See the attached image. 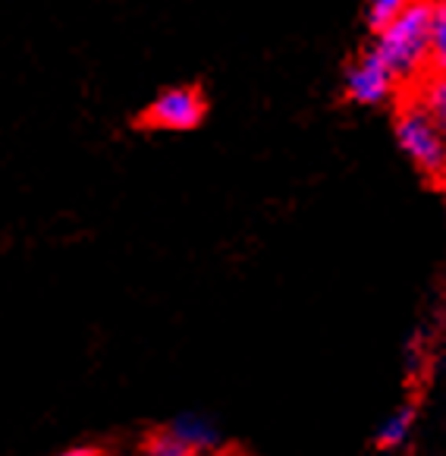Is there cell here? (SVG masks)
<instances>
[{
	"label": "cell",
	"mask_w": 446,
	"mask_h": 456,
	"mask_svg": "<svg viewBox=\"0 0 446 456\" xmlns=\"http://www.w3.org/2000/svg\"><path fill=\"white\" fill-rule=\"evenodd\" d=\"M418 108L425 110L437 126H443L446 123V82H443V76H431V79H427L425 92H421V98H418Z\"/></svg>",
	"instance_id": "cell-8"
},
{
	"label": "cell",
	"mask_w": 446,
	"mask_h": 456,
	"mask_svg": "<svg viewBox=\"0 0 446 456\" xmlns=\"http://www.w3.org/2000/svg\"><path fill=\"white\" fill-rule=\"evenodd\" d=\"M427 4H443V0H427Z\"/></svg>",
	"instance_id": "cell-13"
},
{
	"label": "cell",
	"mask_w": 446,
	"mask_h": 456,
	"mask_svg": "<svg viewBox=\"0 0 446 456\" xmlns=\"http://www.w3.org/2000/svg\"><path fill=\"white\" fill-rule=\"evenodd\" d=\"M431 63L437 69L446 63V4H437L431 16Z\"/></svg>",
	"instance_id": "cell-9"
},
{
	"label": "cell",
	"mask_w": 446,
	"mask_h": 456,
	"mask_svg": "<svg viewBox=\"0 0 446 456\" xmlns=\"http://www.w3.org/2000/svg\"><path fill=\"white\" fill-rule=\"evenodd\" d=\"M57 456H98L94 447H69V450H61Z\"/></svg>",
	"instance_id": "cell-12"
},
{
	"label": "cell",
	"mask_w": 446,
	"mask_h": 456,
	"mask_svg": "<svg viewBox=\"0 0 446 456\" xmlns=\"http://www.w3.org/2000/svg\"><path fill=\"white\" fill-rule=\"evenodd\" d=\"M409 4H412V0H368V7H365L368 32H371V35L384 32V28L409 7Z\"/></svg>",
	"instance_id": "cell-7"
},
{
	"label": "cell",
	"mask_w": 446,
	"mask_h": 456,
	"mask_svg": "<svg viewBox=\"0 0 446 456\" xmlns=\"http://www.w3.org/2000/svg\"><path fill=\"white\" fill-rule=\"evenodd\" d=\"M211 117V98L201 82H180L160 88L145 108L129 120L135 133H195Z\"/></svg>",
	"instance_id": "cell-2"
},
{
	"label": "cell",
	"mask_w": 446,
	"mask_h": 456,
	"mask_svg": "<svg viewBox=\"0 0 446 456\" xmlns=\"http://www.w3.org/2000/svg\"><path fill=\"white\" fill-rule=\"evenodd\" d=\"M396 82L393 76L386 73V67L380 63V57L371 51V45L365 51L353 57L343 69V98L349 104H359V108H380L393 98Z\"/></svg>",
	"instance_id": "cell-4"
},
{
	"label": "cell",
	"mask_w": 446,
	"mask_h": 456,
	"mask_svg": "<svg viewBox=\"0 0 446 456\" xmlns=\"http://www.w3.org/2000/svg\"><path fill=\"white\" fill-rule=\"evenodd\" d=\"M437 4L412 0L384 32L374 35L371 51L380 57L393 82H409L431 63V16Z\"/></svg>",
	"instance_id": "cell-1"
},
{
	"label": "cell",
	"mask_w": 446,
	"mask_h": 456,
	"mask_svg": "<svg viewBox=\"0 0 446 456\" xmlns=\"http://www.w3.org/2000/svg\"><path fill=\"white\" fill-rule=\"evenodd\" d=\"M166 431L180 437L192 453H211V450L220 447L217 425L207 416H201V412H182V416H176L174 422H170Z\"/></svg>",
	"instance_id": "cell-5"
},
{
	"label": "cell",
	"mask_w": 446,
	"mask_h": 456,
	"mask_svg": "<svg viewBox=\"0 0 446 456\" xmlns=\"http://www.w3.org/2000/svg\"><path fill=\"white\" fill-rule=\"evenodd\" d=\"M393 135H396L400 151L412 161V167L418 170L431 186L443 189V174H446L443 126H437V123L418 108V101L396 110Z\"/></svg>",
	"instance_id": "cell-3"
},
{
	"label": "cell",
	"mask_w": 446,
	"mask_h": 456,
	"mask_svg": "<svg viewBox=\"0 0 446 456\" xmlns=\"http://www.w3.org/2000/svg\"><path fill=\"white\" fill-rule=\"evenodd\" d=\"M415 422H418V410H415L412 403H402L400 410H393L384 422L377 425V435H374L377 450H384V453H396V450H402L409 441H412Z\"/></svg>",
	"instance_id": "cell-6"
},
{
	"label": "cell",
	"mask_w": 446,
	"mask_h": 456,
	"mask_svg": "<svg viewBox=\"0 0 446 456\" xmlns=\"http://www.w3.org/2000/svg\"><path fill=\"white\" fill-rule=\"evenodd\" d=\"M145 456H195L186 444L170 431H158L145 441Z\"/></svg>",
	"instance_id": "cell-10"
},
{
	"label": "cell",
	"mask_w": 446,
	"mask_h": 456,
	"mask_svg": "<svg viewBox=\"0 0 446 456\" xmlns=\"http://www.w3.org/2000/svg\"><path fill=\"white\" fill-rule=\"evenodd\" d=\"M421 359H425V340H421V334H415L412 340L406 343V371L409 375H418Z\"/></svg>",
	"instance_id": "cell-11"
}]
</instances>
